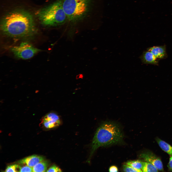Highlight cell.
<instances>
[{
  "instance_id": "1",
  "label": "cell",
  "mask_w": 172,
  "mask_h": 172,
  "mask_svg": "<svg viewBox=\"0 0 172 172\" xmlns=\"http://www.w3.org/2000/svg\"><path fill=\"white\" fill-rule=\"evenodd\" d=\"M1 27L4 33L16 38L30 37L36 32L32 15L21 10L14 11L5 16L2 19Z\"/></svg>"
},
{
  "instance_id": "2",
  "label": "cell",
  "mask_w": 172,
  "mask_h": 172,
  "mask_svg": "<svg viewBox=\"0 0 172 172\" xmlns=\"http://www.w3.org/2000/svg\"><path fill=\"white\" fill-rule=\"evenodd\" d=\"M123 134L120 127L116 123L106 121L102 123L97 130L92 140L89 160L99 147L120 142Z\"/></svg>"
},
{
  "instance_id": "3",
  "label": "cell",
  "mask_w": 172,
  "mask_h": 172,
  "mask_svg": "<svg viewBox=\"0 0 172 172\" xmlns=\"http://www.w3.org/2000/svg\"><path fill=\"white\" fill-rule=\"evenodd\" d=\"M39 19L43 25L57 26L64 24L67 19L61 0H58L39 11Z\"/></svg>"
},
{
  "instance_id": "4",
  "label": "cell",
  "mask_w": 172,
  "mask_h": 172,
  "mask_svg": "<svg viewBox=\"0 0 172 172\" xmlns=\"http://www.w3.org/2000/svg\"><path fill=\"white\" fill-rule=\"evenodd\" d=\"M67 19L71 23L82 21L89 14L91 6V0H61Z\"/></svg>"
},
{
  "instance_id": "5",
  "label": "cell",
  "mask_w": 172,
  "mask_h": 172,
  "mask_svg": "<svg viewBox=\"0 0 172 172\" xmlns=\"http://www.w3.org/2000/svg\"><path fill=\"white\" fill-rule=\"evenodd\" d=\"M10 50L16 57L23 59L32 58L40 51L31 44L25 42L22 43L19 45L11 48Z\"/></svg>"
},
{
  "instance_id": "6",
  "label": "cell",
  "mask_w": 172,
  "mask_h": 172,
  "mask_svg": "<svg viewBox=\"0 0 172 172\" xmlns=\"http://www.w3.org/2000/svg\"><path fill=\"white\" fill-rule=\"evenodd\" d=\"M140 157L145 161L153 165L158 170L163 171V164L160 158L150 151H148L141 153Z\"/></svg>"
},
{
  "instance_id": "7",
  "label": "cell",
  "mask_w": 172,
  "mask_h": 172,
  "mask_svg": "<svg viewBox=\"0 0 172 172\" xmlns=\"http://www.w3.org/2000/svg\"><path fill=\"white\" fill-rule=\"evenodd\" d=\"M42 122L45 128L51 129L59 126L61 124V121L59 116L56 113L51 112L44 116Z\"/></svg>"
},
{
  "instance_id": "8",
  "label": "cell",
  "mask_w": 172,
  "mask_h": 172,
  "mask_svg": "<svg viewBox=\"0 0 172 172\" xmlns=\"http://www.w3.org/2000/svg\"><path fill=\"white\" fill-rule=\"evenodd\" d=\"M44 160V158L42 156L33 155L21 159L18 161L17 163L20 164H25L32 167Z\"/></svg>"
},
{
  "instance_id": "9",
  "label": "cell",
  "mask_w": 172,
  "mask_h": 172,
  "mask_svg": "<svg viewBox=\"0 0 172 172\" xmlns=\"http://www.w3.org/2000/svg\"><path fill=\"white\" fill-rule=\"evenodd\" d=\"M147 50L151 52L159 60L167 57L165 45L153 46L148 48Z\"/></svg>"
},
{
  "instance_id": "10",
  "label": "cell",
  "mask_w": 172,
  "mask_h": 172,
  "mask_svg": "<svg viewBox=\"0 0 172 172\" xmlns=\"http://www.w3.org/2000/svg\"><path fill=\"white\" fill-rule=\"evenodd\" d=\"M140 58L142 62L145 64L158 65L159 59H157L149 51L147 50L143 52Z\"/></svg>"
},
{
  "instance_id": "11",
  "label": "cell",
  "mask_w": 172,
  "mask_h": 172,
  "mask_svg": "<svg viewBox=\"0 0 172 172\" xmlns=\"http://www.w3.org/2000/svg\"><path fill=\"white\" fill-rule=\"evenodd\" d=\"M156 140L161 148L170 156H172V147L165 141L157 137Z\"/></svg>"
},
{
  "instance_id": "12",
  "label": "cell",
  "mask_w": 172,
  "mask_h": 172,
  "mask_svg": "<svg viewBox=\"0 0 172 172\" xmlns=\"http://www.w3.org/2000/svg\"><path fill=\"white\" fill-rule=\"evenodd\" d=\"M49 165V161L44 160L32 167L33 172H45Z\"/></svg>"
},
{
  "instance_id": "13",
  "label": "cell",
  "mask_w": 172,
  "mask_h": 172,
  "mask_svg": "<svg viewBox=\"0 0 172 172\" xmlns=\"http://www.w3.org/2000/svg\"><path fill=\"white\" fill-rule=\"evenodd\" d=\"M144 162L140 160L130 161L126 162L125 164L142 172V169L143 166Z\"/></svg>"
},
{
  "instance_id": "14",
  "label": "cell",
  "mask_w": 172,
  "mask_h": 172,
  "mask_svg": "<svg viewBox=\"0 0 172 172\" xmlns=\"http://www.w3.org/2000/svg\"><path fill=\"white\" fill-rule=\"evenodd\" d=\"M143 172H158V170L151 163L146 161H144V164L142 169Z\"/></svg>"
},
{
  "instance_id": "15",
  "label": "cell",
  "mask_w": 172,
  "mask_h": 172,
  "mask_svg": "<svg viewBox=\"0 0 172 172\" xmlns=\"http://www.w3.org/2000/svg\"><path fill=\"white\" fill-rule=\"evenodd\" d=\"M19 165L17 164H13L8 166L5 171V172H19Z\"/></svg>"
},
{
  "instance_id": "16",
  "label": "cell",
  "mask_w": 172,
  "mask_h": 172,
  "mask_svg": "<svg viewBox=\"0 0 172 172\" xmlns=\"http://www.w3.org/2000/svg\"><path fill=\"white\" fill-rule=\"evenodd\" d=\"M123 169L125 172H142L141 171L135 169L131 166L126 164L123 166Z\"/></svg>"
},
{
  "instance_id": "17",
  "label": "cell",
  "mask_w": 172,
  "mask_h": 172,
  "mask_svg": "<svg viewBox=\"0 0 172 172\" xmlns=\"http://www.w3.org/2000/svg\"><path fill=\"white\" fill-rule=\"evenodd\" d=\"M19 172H32V167L27 165L21 167L19 165Z\"/></svg>"
},
{
  "instance_id": "18",
  "label": "cell",
  "mask_w": 172,
  "mask_h": 172,
  "mask_svg": "<svg viewBox=\"0 0 172 172\" xmlns=\"http://www.w3.org/2000/svg\"><path fill=\"white\" fill-rule=\"evenodd\" d=\"M61 169L58 166L55 165H53L50 167L47 170V172H61Z\"/></svg>"
},
{
  "instance_id": "19",
  "label": "cell",
  "mask_w": 172,
  "mask_h": 172,
  "mask_svg": "<svg viewBox=\"0 0 172 172\" xmlns=\"http://www.w3.org/2000/svg\"><path fill=\"white\" fill-rule=\"evenodd\" d=\"M167 167L169 170L170 171H172V156H170Z\"/></svg>"
},
{
  "instance_id": "20",
  "label": "cell",
  "mask_w": 172,
  "mask_h": 172,
  "mask_svg": "<svg viewBox=\"0 0 172 172\" xmlns=\"http://www.w3.org/2000/svg\"><path fill=\"white\" fill-rule=\"evenodd\" d=\"M109 172H118V169L117 167L114 166H113L110 167L109 169Z\"/></svg>"
}]
</instances>
